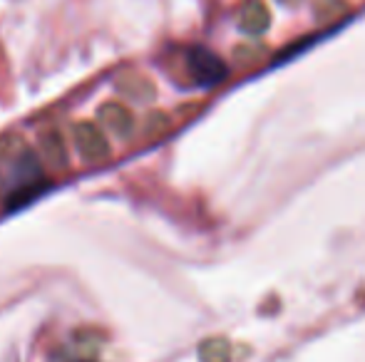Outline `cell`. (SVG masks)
Returning <instances> with one entry per match:
<instances>
[{
	"instance_id": "obj_1",
	"label": "cell",
	"mask_w": 365,
	"mask_h": 362,
	"mask_svg": "<svg viewBox=\"0 0 365 362\" xmlns=\"http://www.w3.org/2000/svg\"><path fill=\"white\" fill-rule=\"evenodd\" d=\"M189 68H192L194 78L202 85H214L217 80H221L226 75L219 58H214L207 50H192V53H189Z\"/></svg>"
}]
</instances>
